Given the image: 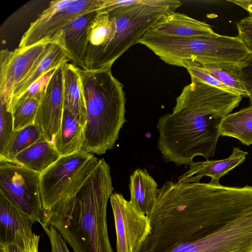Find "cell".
Listing matches in <instances>:
<instances>
[{
  "label": "cell",
  "mask_w": 252,
  "mask_h": 252,
  "mask_svg": "<svg viewBox=\"0 0 252 252\" xmlns=\"http://www.w3.org/2000/svg\"><path fill=\"white\" fill-rule=\"evenodd\" d=\"M113 190L109 165L99 159L81 188L45 211L41 222L55 227L74 252H114L107 223V203Z\"/></svg>",
  "instance_id": "1"
},
{
  "label": "cell",
  "mask_w": 252,
  "mask_h": 252,
  "mask_svg": "<svg viewBox=\"0 0 252 252\" xmlns=\"http://www.w3.org/2000/svg\"><path fill=\"white\" fill-rule=\"evenodd\" d=\"M84 92L87 120L82 149L103 155L114 148L126 120L123 84L108 69L78 68Z\"/></svg>",
  "instance_id": "2"
},
{
  "label": "cell",
  "mask_w": 252,
  "mask_h": 252,
  "mask_svg": "<svg viewBox=\"0 0 252 252\" xmlns=\"http://www.w3.org/2000/svg\"><path fill=\"white\" fill-rule=\"evenodd\" d=\"M226 116L182 109L162 115L157 124L158 147L163 161L188 165L198 156H214L220 126Z\"/></svg>",
  "instance_id": "3"
},
{
  "label": "cell",
  "mask_w": 252,
  "mask_h": 252,
  "mask_svg": "<svg viewBox=\"0 0 252 252\" xmlns=\"http://www.w3.org/2000/svg\"><path fill=\"white\" fill-rule=\"evenodd\" d=\"M182 4L178 0H139L137 4L108 12L115 18L114 37L101 57L96 70L111 69L119 57L139 43L161 16L175 11Z\"/></svg>",
  "instance_id": "4"
},
{
  "label": "cell",
  "mask_w": 252,
  "mask_h": 252,
  "mask_svg": "<svg viewBox=\"0 0 252 252\" xmlns=\"http://www.w3.org/2000/svg\"><path fill=\"white\" fill-rule=\"evenodd\" d=\"M168 252H252V213L232 209Z\"/></svg>",
  "instance_id": "5"
},
{
  "label": "cell",
  "mask_w": 252,
  "mask_h": 252,
  "mask_svg": "<svg viewBox=\"0 0 252 252\" xmlns=\"http://www.w3.org/2000/svg\"><path fill=\"white\" fill-rule=\"evenodd\" d=\"M99 159L83 149L61 156L40 175V192L45 211L75 193L96 166Z\"/></svg>",
  "instance_id": "6"
},
{
  "label": "cell",
  "mask_w": 252,
  "mask_h": 252,
  "mask_svg": "<svg viewBox=\"0 0 252 252\" xmlns=\"http://www.w3.org/2000/svg\"><path fill=\"white\" fill-rule=\"evenodd\" d=\"M40 174L16 163L0 162V193L34 223L45 211L40 192Z\"/></svg>",
  "instance_id": "7"
},
{
  "label": "cell",
  "mask_w": 252,
  "mask_h": 252,
  "mask_svg": "<svg viewBox=\"0 0 252 252\" xmlns=\"http://www.w3.org/2000/svg\"><path fill=\"white\" fill-rule=\"evenodd\" d=\"M103 0H62L49 2L48 6L31 23L23 35L18 47L33 45L54 37L78 17L97 11Z\"/></svg>",
  "instance_id": "8"
},
{
  "label": "cell",
  "mask_w": 252,
  "mask_h": 252,
  "mask_svg": "<svg viewBox=\"0 0 252 252\" xmlns=\"http://www.w3.org/2000/svg\"><path fill=\"white\" fill-rule=\"evenodd\" d=\"M58 35L57 33L53 37L30 46L0 51V100L6 101L9 105L16 86L44 55Z\"/></svg>",
  "instance_id": "9"
},
{
  "label": "cell",
  "mask_w": 252,
  "mask_h": 252,
  "mask_svg": "<svg viewBox=\"0 0 252 252\" xmlns=\"http://www.w3.org/2000/svg\"><path fill=\"white\" fill-rule=\"evenodd\" d=\"M110 201L116 233V252H135L150 232L149 220L121 193H112Z\"/></svg>",
  "instance_id": "10"
},
{
  "label": "cell",
  "mask_w": 252,
  "mask_h": 252,
  "mask_svg": "<svg viewBox=\"0 0 252 252\" xmlns=\"http://www.w3.org/2000/svg\"><path fill=\"white\" fill-rule=\"evenodd\" d=\"M176 98L173 111L198 110L227 115L238 107L242 96L205 83L192 77Z\"/></svg>",
  "instance_id": "11"
},
{
  "label": "cell",
  "mask_w": 252,
  "mask_h": 252,
  "mask_svg": "<svg viewBox=\"0 0 252 252\" xmlns=\"http://www.w3.org/2000/svg\"><path fill=\"white\" fill-rule=\"evenodd\" d=\"M33 223L0 193V244L24 250L38 247L40 236L33 231Z\"/></svg>",
  "instance_id": "12"
},
{
  "label": "cell",
  "mask_w": 252,
  "mask_h": 252,
  "mask_svg": "<svg viewBox=\"0 0 252 252\" xmlns=\"http://www.w3.org/2000/svg\"><path fill=\"white\" fill-rule=\"evenodd\" d=\"M64 64L56 69L51 78L45 95L40 102L34 123L41 128L45 138L53 143L61 128L63 113Z\"/></svg>",
  "instance_id": "13"
},
{
  "label": "cell",
  "mask_w": 252,
  "mask_h": 252,
  "mask_svg": "<svg viewBox=\"0 0 252 252\" xmlns=\"http://www.w3.org/2000/svg\"><path fill=\"white\" fill-rule=\"evenodd\" d=\"M216 34L212 27L206 23L172 11L161 16L144 35L189 38Z\"/></svg>",
  "instance_id": "14"
},
{
  "label": "cell",
  "mask_w": 252,
  "mask_h": 252,
  "mask_svg": "<svg viewBox=\"0 0 252 252\" xmlns=\"http://www.w3.org/2000/svg\"><path fill=\"white\" fill-rule=\"evenodd\" d=\"M115 20L108 12H97L91 24L85 61V70H96L99 61L114 37Z\"/></svg>",
  "instance_id": "15"
},
{
  "label": "cell",
  "mask_w": 252,
  "mask_h": 252,
  "mask_svg": "<svg viewBox=\"0 0 252 252\" xmlns=\"http://www.w3.org/2000/svg\"><path fill=\"white\" fill-rule=\"evenodd\" d=\"M97 14L92 11L78 17L62 31L63 46L70 61L75 66L84 69L90 27Z\"/></svg>",
  "instance_id": "16"
},
{
  "label": "cell",
  "mask_w": 252,
  "mask_h": 252,
  "mask_svg": "<svg viewBox=\"0 0 252 252\" xmlns=\"http://www.w3.org/2000/svg\"><path fill=\"white\" fill-rule=\"evenodd\" d=\"M248 154L238 147H234L231 155L220 160L192 162L189 169L178 178L180 183H197L204 176L211 178L210 182L219 183L220 178L241 164Z\"/></svg>",
  "instance_id": "17"
},
{
  "label": "cell",
  "mask_w": 252,
  "mask_h": 252,
  "mask_svg": "<svg viewBox=\"0 0 252 252\" xmlns=\"http://www.w3.org/2000/svg\"><path fill=\"white\" fill-rule=\"evenodd\" d=\"M62 33V31L58 32V38L51 44L46 53L26 77L16 86L8 105L10 110L12 104L25 92L32 83L48 71L70 61L69 56L63 46Z\"/></svg>",
  "instance_id": "18"
},
{
  "label": "cell",
  "mask_w": 252,
  "mask_h": 252,
  "mask_svg": "<svg viewBox=\"0 0 252 252\" xmlns=\"http://www.w3.org/2000/svg\"><path fill=\"white\" fill-rule=\"evenodd\" d=\"M63 68V106L74 115L84 128L87 112L79 67L66 63Z\"/></svg>",
  "instance_id": "19"
},
{
  "label": "cell",
  "mask_w": 252,
  "mask_h": 252,
  "mask_svg": "<svg viewBox=\"0 0 252 252\" xmlns=\"http://www.w3.org/2000/svg\"><path fill=\"white\" fill-rule=\"evenodd\" d=\"M129 189L130 203L139 212L148 215L158 195L156 182L146 169L138 168L130 177Z\"/></svg>",
  "instance_id": "20"
},
{
  "label": "cell",
  "mask_w": 252,
  "mask_h": 252,
  "mask_svg": "<svg viewBox=\"0 0 252 252\" xmlns=\"http://www.w3.org/2000/svg\"><path fill=\"white\" fill-rule=\"evenodd\" d=\"M61 157L53 143L44 138L18 154L15 163L41 175Z\"/></svg>",
  "instance_id": "21"
},
{
  "label": "cell",
  "mask_w": 252,
  "mask_h": 252,
  "mask_svg": "<svg viewBox=\"0 0 252 252\" xmlns=\"http://www.w3.org/2000/svg\"><path fill=\"white\" fill-rule=\"evenodd\" d=\"M84 127L76 118L64 107L61 128L53 144L61 156L73 154L82 149Z\"/></svg>",
  "instance_id": "22"
},
{
  "label": "cell",
  "mask_w": 252,
  "mask_h": 252,
  "mask_svg": "<svg viewBox=\"0 0 252 252\" xmlns=\"http://www.w3.org/2000/svg\"><path fill=\"white\" fill-rule=\"evenodd\" d=\"M220 135L235 138L247 146L252 145V105L227 115L221 123Z\"/></svg>",
  "instance_id": "23"
},
{
  "label": "cell",
  "mask_w": 252,
  "mask_h": 252,
  "mask_svg": "<svg viewBox=\"0 0 252 252\" xmlns=\"http://www.w3.org/2000/svg\"><path fill=\"white\" fill-rule=\"evenodd\" d=\"M44 138L45 137L41 128L35 124L15 131L5 150L0 154V162L15 163L18 154Z\"/></svg>",
  "instance_id": "24"
},
{
  "label": "cell",
  "mask_w": 252,
  "mask_h": 252,
  "mask_svg": "<svg viewBox=\"0 0 252 252\" xmlns=\"http://www.w3.org/2000/svg\"><path fill=\"white\" fill-rule=\"evenodd\" d=\"M40 104V102L36 99L21 97L12 105L14 131L34 124Z\"/></svg>",
  "instance_id": "25"
},
{
  "label": "cell",
  "mask_w": 252,
  "mask_h": 252,
  "mask_svg": "<svg viewBox=\"0 0 252 252\" xmlns=\"http://www.w3.org/2000/svg\"><path fill=\"white\" fill-rule=\"evenodd\" d=\"M6 101L0 100V154L5 150L15 131L12 112Z\"/></svg>",
  "instance_id": "26"
},
{
  "label": "cell",
  "mask_w": 252,
  "mask_h": 252,
  "mask_svg": "<svg viewBox=\"0 0 252 252\" xmlns=\"http://www.w3.org/2000/svg\"><path fill=\"white\" fill-rule=\"evenodd\" d=\"M198 66H200L209 72L222 83L235 89L240 95L242 97H248L243 83L237 73L212 66L201 65Z\"/></svg>",
  "instance_id": "27"
},
{
  "label": "cell",
  "mask_w": 252,
  "mask_h": 252,
  "mask_svg": "<svg viewBox=\"0 0 252 252\" xmlns=\"http://www.w3.org/2000/svg\"><path fill=\"white\" fill-rule=\"evenodd\" d=\"M57 68L48 71L32 83L18 99L21 97H31L41 102L45 95L50 80Z\"/></svg>",
  "instance_id": "28"
},
{
  "label": "cell",
  "mask_w": 252,
  "mask_h": 252,
  "mask_svg": "<svg viewBox=\"0 0 252 252\" xmlns=\"http://www.w3.org/2000/svg\"><path fill=\"white\" fill-rule=\"evenodd\" d=\"M186 69L190 77H194L205 83L223 91L239 95L235 89L222 83L217 78L200 66H189L186 68Z\"/></svg>",
  "instance_id": "29"
},
{
  "label": "cell",
  "mask_w": 252,
  "mask_h": 252,
  "mask_svg": "<svg viewBox=\"0 0 252 252\" xmlns=\"http://www.w3.org/2000/svg\"><path fill=\"white\" fill-rule=\"evenodd\" d=\"M46 233L51 246V252H70L67 248L66 241L53 226L39 222Z\"/></svg>",
  "instance_id": "30"
},
{
  "label": "cell",
  "mask_w": 252,
  "mask_h": 252,
  "mask_svg": "<svg viewBox=\"0 0 252 252\" xmlns=\"http://www.w3.org/2000/svg\"><path fill=\"white\" fill-rule=\"evenodd\" d=\"M238 36L252 53V17L248 16L236 24Z\"/></svg>",
  "instance_id": "31"
},
{
  "label": "cell",
  "mask_w": 252,
  "mask_h": 252,
  "mask_svg": "<svg viewBox=\"0 0 252 252\" xmlns=\"http://www.w3.org/2000/svg\"><path fill=\"white\" fill-rule=\"evenodd\" d=\"M247 92V96L252 105V55L246 64L237 72Z\"/></svg>",
  "instance_id": "32"
},
{
  "label": "cell",
  "mask_w": 252,
  "mask_h": 252,
  "mask_svg": "<svg viewBox=\"0 0 252 252\" xmlns=\"http://www.w3.org/2000/svg\"><path fill=\"white\" fill-rule=\"evenodd\" d=\"M0 252H38V247L24 250L14 245L0 244Z\"/></svg>",
  "instance_id": "33"
},
{
  "label": "cell",
  "mask_w": 252,
  "mask_h": 252,
  "mask_svg": "<svg viewBox=\"0 0 252 252\" xmlns=\"http://www.w3.org/2000/svg\"><path fill=\"white\" fill-rule=\"evenodd\" d=\"M227 1L233 3L244 9L252 17V0H228Z\"/></svg>",
  "instance_id": "34"
}]
</instances>
